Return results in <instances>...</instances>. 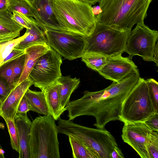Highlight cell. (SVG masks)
<instances>
[{"label": "cell", "instance_id": "11", "mask_svg": "<svg viewBox=\"0 0 158 158\" xmlns=\"http://www.w3.org/2000/svg\"><path fill=\"white\" fill-rule=\"evenodd\" d=\"M138 70L131 59L120 55L108 58L106 64L98 72L106 79L118 82Z\"/></svg>", "mask_w": 158, "mask_h": 158}, {"label": "cell", "instance_id": "12", "mask_svg": "<svg viewBox=\"0 0 158 158\" xmlns=\"http://www.w3.org/2000/svg\"><path fill=\"white\" fill-rule=\"evenodd\" d=\"M33 85L28 78L15 86L10 94L0 103V116L3 119H14L19 103L27 90Z\"/></svg>", "mask_w": 158, "mask_h": 158}, {"label": "cell", "instance_id": "34", "mask_svg": "<svg viewBox=\"0 0 158 158\" xmlns=\"http://www.w3.org/2000/svg\"><path fill=\"white\" fill-rule=\"evenodd\" d=\"M30 110V105L24 95L19 103L17 114L26 113Z\"/></svg>", "mask_w": 158, "mask_h": 158}, {"label": "cell", "instance_id": "16", "mask_svg": "<svg viewBox=\"0 0 158 158\" xmlns=\"http://www.w3.org/2000/svg\"><path fill=\"white\" fill-rule=\"evenodd\" d=\"M50 48L48 44L45 43L35 45L25 49V60L24 67L16 85L28 78L40 56Z\"/></svg>", "mask_w": 158, "mask_h": 158}, {"label": "cell", "instance_id": "8", "mask_svg": "<svg viewBox=\"0 0 158 158\" xmlns=\"http://www.w3.org/2000/svg\"><path fill=\"white\" fill-rule=\"evenodd\" d=\"M62 63L61 56L50 48L39 58L28 78L40 89L51 85L62 76Z\"/></svg>", "mask_w": 158, "mask_h": 158}, {"label": "cell", "instance_id": "24", "mask_svg": "<svg viewBox=\"0 0 158 158\" xmlns=\"http://www.w3.org/2000/svg\"><path fill=\"white\" fill-rule=\"evenodd\" d=\"M26 33L17 38L0 43V67L13 49L26 36Z\"/></svg>", "mask_w": 158, "mask_h": 158}, {"label": "cell", "instance_id": "6", "mask_svg": "<svg viewBox=\"0 0 158 158\" xmlns=\"http://www.w3.org/2000/svg\"><path fill=\"white\" fill-rule=\"evenodd\" d=\"M156 113L145 80L140 77L123 103L119 120L123 123L144 122Z\"/></svg>", "mask_w": 158, "mask_h": 158}, {"label": "cell", "instance_id": "4", "mask_svg": "<svg viewBox=\"0 0 158 158\" xmlns=\"http://www.w3.org/2000/svg\"><path fill=\"white\" fill-rule=\"evenodd\" d=\"M51 114L31 122L29 142L30 158H60L59 130Z\"/></svg>", "mask_w": 158, "mask_h": 158}, {"label": "cell", "instance_id": "25", "mask_svg": "<svg viewBox=\"0 0 158 158\" xmlns=\"http://www.w3.org/2000/svg\"><path fill=\"white\" fill-rule=\"evenodd\" d=\"M3 119L6 123L10 135L11 147L13 149L19 153V139L14 121L8 118Z\"/></svg>", "mask_w": 158, "mask_h": 158}, {"label": "cell", "instance_id": "7", "mask_svg": "<svg viewBox=\"0 0 158 158\" xmlns=\"http://www.w3.org/2000/svg\"><path fill=\"white\" fill-rule=\"evenodd\" d=\"M158 38V31L150 29L144 22L136 24L127 38L124 52L132 59L141 56L145 61L154 62L153 54Z\"/></svg>", "mask_w": 158, "mask_h": 158}, {"label": "cell", "instance_id": "37", "mask_svg": "<svg viewBox=\"0 0 158 158\" xmlns=\"http://www.w3.org/2000/svg\"><path fill=\"white\" fill-rule=\"evenodd\" d=\"M158 42L156 43L153 54L154 62L156 64V66L158 65Z\"/></svg>", "mask_w": 158, "mask_h": 158}, {"label": "cell", "instance_id": "5", "mask_svg": "<svg viewBox=\"0 0 158 158\" xmlns=\"http://www.w3.org/2000/svg\"><path fill=\"white\" fill-rule=\"evenodd\" d=\"M131 31H121L97 23L92 34L84 37V54H98L108 57L122 55Z\"/></svg>", "mask_w": 158, "mask_h": 158}, {"label": "cell", "instance_id": "18", "mask_svg": "<svg viewBox=\"0 0 158 158\" xmlns=\"http://www.w3.org/2000/svg\"><path fill=\"white\" fill-rule=\"evenodd\" d=\"M59 85L57 81L51 85L40 89L44 95L50 114L56 121L60 118L63 113L59 106Z\"/></svg>", "mask_w": 158, "mask_h": 158}, {"label": "cell", "instance_id": "15", "mask_svg": "<svg viewBox=\"0 0 158 158\" xmlns=\"http://www.w3.org/2000/svg\"><path fill=\"white\" fill-rule=\"evenodd\" d=\"M8 9L0 11V43L18 37L24 27L12 18Z\"/></svg>", "mask_w": 158, "mask_h": 158}, {"label": "cell", "instance_id": "3", "mask_svg": "<svg viewBox=\"0 0 158 158\" xmlns=\"http://www.w3.org/2000/svg\"><path fill=\"white\" fill-rule=\"evenodd\" d=\"M61 31L83 37L90 35L97 21L92 5L81 0H50Z\"/></svg>", "mask_w": 158, "mask_h": 158}, {"label": "cell", "instance_id": "10", "mask_svg": "<svg viewBox=\"0 0 158 158\" xmlns=\"http://www.w3.org/2000/svg\"><path fill=\"white\" fill-rule=\"evenodd\" d=\"M121 137L141 158H150L147 144L152 131L144 122H124Z\"/></svg>", "mask_w": 158, "mask_h": 158}, {"label": "cell", "instance_id": "14", "mask_svg": "<svg viewBox=\"0 0 158 158\" xmlns=\"http://www.w3.org/2000/svg\"><path fill=\"white\" fill-rule=\"evenodd\" d=\"M19 144V158H30L29 142L31 122L27 113L17 114L14 119Z\"/></svg>", "mask_w": 158, "mask_h": 158}, {"label": "cell", "instance_id": "19", "mask_svg": "<svg viewBox=\"0 0 158 158\" xmlns=\"http://www.w3.org/2000/svg\"><path fill=\"white\" fill-rule=\"evenodd\" d=\"M25 33L27 34L26 37L15 48L25 49L35 45L47 44L44 32L38 25L35 20L30 28L26 29Z\"/></svg>", "mask_w": 158, "mask_h": 158}, {"label": "cell", "instance_id": "28", "mask_svg": "<svg viewBox=\"0 0 158 158\" xmlns=\"http://www.w3.org/2000/svg\"><path fill=\"white\" fill-rule=\"evenodd\" d=\"M25 60V54L12 61L13 80L15 86L17 85L22 73L24 67Z\"/></svg>", "mask_w": 158, "mask_h": 158}, {"label": "cell", "instance_id": "21", "mask_svg": "<svg viewBox=\"0 0 158 158\" xmlns=\"http://www.w3.org/2000/svg\"><path fill=\"white\" fill-rule=\"evenodd\" d=\"M68 136L73 158H99L94 151L81 141L72 136Z\"/></svg>", "mask_w": 158, "mask_h": 158}, {"label": "cell", "instance_id": "32", "mask_svg": "<svg viewBox=\"0 0 158 158\" xmlns=\"http://www.w3.org/2000/svg\"><path fill=\"white\" fill-rule=\"evenodd\" d=\"M144 122L152 131L158 132V112L151 115Z\"/></svg>", "mask_w": 158, "mask_h": 158}, {"label": "cell", "instance_id": "41", "mask_svg": "<svg viewBox=\"0 0 158 158\" xmlns=\"http://www.w3.org/2000/svg\"><path fill=\"white\" fill-rule=\"evenodd\" d=\"M4 151L2 149L0 148V158H4Z\"/></svg>", "mask_w": 158, "mask_h": 158}, {"label": "cell", "instance_id": "29", "mask_svg": "<svg viewBox=\"0 0 158 158\" xmlns=\"http://www.w3.org/2000/svg\"><path fill=\"white\" fill-rule=\"evenodd\" d=\"M147 147L150 158H158V132H151Z\"/></svg>", "mask_w": 158, "mask_h": 158}, {"label": "cell", "instance_id": "30", "mask_svg": "<svg viewBox=\"0 0 158 158\" xmlns=\"http://www.w3.org/2000/svg\"><path fill=\"white\" fill-rule=\"evenodd\" d=\"M12 13V18L26 29L30 28L35 20L33 17H27L17 11H15Z\"/></svg>", "mask_w": 158, "mask_h": 158}, {"label": "cell", "instance_id": "17", "mask_svg": "<svg viewBox=\"0 0 158 158\" xmlns=\"http://www.w3.org/2000/svg\"><path fill=\"white\" fill-rule=\"evenodd\" d=\"M59 83L58 92L59 104L63 113L64 108L69 102L72 93L78 87L80 82L79 78H72L70 76H61L58 80Z\"/></svg>", "mask_w": 158, "mask_h": 158}, {"label": "cell", "instance_id": "27", "mask_svg": "<svg viewBox=\"0 0 158 158\" xmlns=\"http://www.w3.org/2000/svg\"><path fill=\"white\" fill-rule=\"evenodd\" d=\"M0 76L7 81L11 89L15 86L13 80L12 61L6 63L0 67Z\"/></svg>", "mask_w": 158, "mask_h": 158}, {"label": "cell", "instance_id": "9", "mask_svg": "<svg viewBox=\"0 0 158 158\" xmlns=\"http://www.w3.org/2000/svg\"><path fill=\"white\" fill-rule=\"evenodd\" d=\"M44 31L48 45L65 59L73 60L84 54L86 44L84 37L47 28Z\"/></svg>", "mask_w": 158, "mask_h": 158}, {"label": "cell", "instance_id": "22", "mask_svg": "<svg viewBox=\"0 0 158 158\" xmlns=\"http://www.w3.org/2000/svg\"><path fill=\"white\" fill-rule=\"evenodd\" d=\"M81 58L88 68L98 72L106 64L109 57L98 54L86 53Z\"/></svg>", "mask_w": 158, "mask_h": 158}, {"label": "cell", "instance_id": "33", "mask_svg": "<svg viewBox=\"0 0 158 158\" xmlns=\"http://www.w3.org/2000/svg\"><path fill=\"white\" fill-rule=\"evenodd\" d=\"M25 49L14 48L10 54L4 60L1 65L8 62H11L20 56L25 54Z\"/></svg>", "mask_w": 158, "mask_h": 158}, {"label": "cell", "instance_id": "2", "mask_svg": "<svg viewBox=\"0 0 158 158\" xmlns=\"http://www.w3.org/2000/svg\"><path fill=\"white\" fill-rule=\"evenodd\" d=\"M152 0H100L102 12L96 16L97 23L121 31H131L143 22Z\"/></svg>", "mask_w": 158, "mask_h": 158}, {"label": "cell", "instance_id": "36", "mask_svg": "<svg viewBox=\"0 0 158 158\" xmlns=\"http://www.w3.org/2000/svg\"><path fill=\"white\" fill-rule=\"evenodd\" d=\"M9 0H0V11L8 9Z\"/></svg>", "mask_w": 158, "mask_h": 158}, {"label": "cell", "instance_id": "13", "mask_svg": "<svg viewBox=\"0 0 158 158\" xmlns=\"http://www.w3.org/2000/svg\"><path fill=\"white\" fill-rule=\"evenodd\" d=\"M32 8L34 18L43 31L46 28L61 31L54 14L50 0H37Z\"/></svg>", "mask_w": 158, "mask_h": 158}, {"label": "cell", "instance_id": "20", "mask_svg": "<svg viewBox=\"0 0 158 158\" xmlns=\"http://www.w3.org/2000/svg\"><path fill=\"white\" fill-rule=\"evenodd\" d=\"M24 96L30 107V110L44 115L50 114L43 92L28 89Z\"/></svg>", "mask_w": 158, "mask_h": 158}, {"label": "cell", "instance_id": "26", "mask_svg": "<svg viewBox=\"0 0 158 158\" xmlns=\"http://www.w3.org/2000/svg\"><path fill=\"white\" fill-rule=\"evenodd\" d=\"M150 97L156 111L158 112V83L154 79L145 80Z\"/></svg>", "mask_w": 158, "mask_h": 158}, {"label": "cell", "instance_id": "39", "mask_svg": "<svg viewBox=\"0 0 158 158\" xmlns=\"http://www.w3.org/2000/svg\"><path fill=\"white\" fill-rule=\"evenodd\" d=\"M84 2L89 4L91 5H94L97 2H98L100 0H81Z\"/></svg>", "mask_w": 158, "mask_h": 158}, {"label": "cell", "instance_id": "38", "mask_svg": "<svg viewBox=\"0 0 158 158\" xmlns=\"http://www.w3.org/2000/svg\"><path fill=\"white\" fill-rule=\"evenodd\" d=\"M92 11L94 14L96 16L102 12V10L99 5L92 7Z\"/></svg>", "mask_w": 158, "mask_h": 158}, {"label": "cell", "instance_id": "31", "mask_svg": "<svg viewBox=\"0 0 158 158\" xmlns=\"http://www.w3.org/2000/svg\"><path fill=\"white\" fill-rule=\"evenodd\" d=\"M11 89L7 81L0 76V103L6 98Z\"/></svg>", "mask_w": 158, "mask_h": 158}, {"label": "cell", "instance_id": "1", "mask_svg": "<svg viewBox=\"0 0 158 158\" xmlns=\"http://www.w3.org/2000/svg\"><path fill=\"white\" fill-rule=\"evenodd\" d=\"M140 77L138 70L120 82H113L103 89L85 90L81 98L69 102L65 107L69 120L83 115L92 116L96 119L94 126L105 129L108 123L119 120L123 103Z\"/></svg>", "mask_w": 158, "mask_h": 158}, {"label": "cell", "instance_id": "35", "mask_svg": "<svg viewBox=\"0 0 158 158\" xmlns=\"http://www.w3.org/2000/svg\"><path fill=\"white\" fill-rule=\"evenodd\" d=\"M124 156L118 146L114 148L111 153V158H123Z\"/></svg>", "mask_w": 158, "mask_h": 158}, {"label": "cell", "instance_id": "40", "mask_svg": "<svg viewBox=\"0 0 158 158\" xmlns=\"http://www.w3.org/2000/svg\"><path fill=\"white\" fill-rule=\"evenodd\" d=\"M27 2L30 6L33 8L34 6L35 2L37 0H25Z\"/></svg>", "mask_w": 158, "mask_h": 158}, {"label": "cell", "instance_id": "23", "mask_svg": "<svg viewBox=\"0 0 158 158\" xmlns=\"http://www.w3.org/2000/svg\"><path fill=\"white\" fill-rule=\"evenodd\" d=\"M8 9L11 13L17 11L34 18L33 8L25 0H9Z\"/></svg>", "mask_w": 158, "mask_h": 158}]
</instances>
